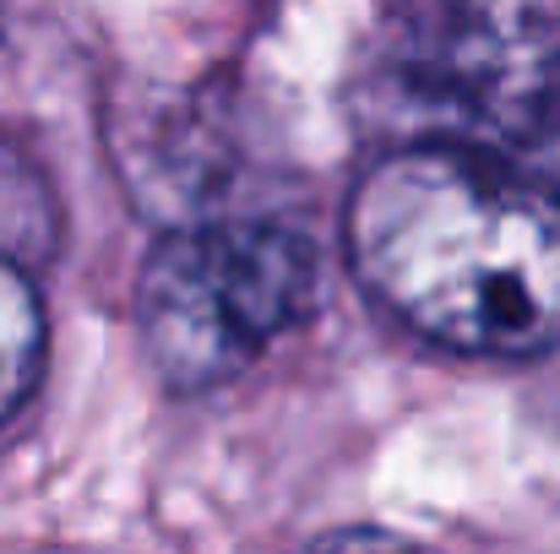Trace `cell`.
Listing matches in <instances>:
<instances>
[{"label":"cell","mask_w":560,"mask_h":554,"mask_svg":"<svg viewBox=\"0 0 560 554\" xmlns=\"http://www.w3.org/2000/svg\"><path fill=\"white\" fill-rule=\"evenodd\" d=\"M44 375V310L27 272L0 250V424L22 413Z\"/></svg>","instance_id":"cell-4"},{"label":"cell","mask_w":560,"mask_h":554,"mask_svg":"<svg viewBox=\"0 0 560 554\" xmlns=\"http://www.w3.org/2000/svg\"><path fill=\"white\" fill-rule=\"evenodd\" d=\"M300 554H435L413 539H397V533H381V528H343V533H327L316 544H305Z\"/></svg>","instance_id":"cell-5"},{"label":"cell","mask_w":560,"mask_h":554,"mask_svg":"<svg viewBox=\"0 0 560 554\" xmlns=\"http://www.w3.org/2000/svg\"><path fill=\"white\" fill-rule=\"evenodd\" d=\"M560 0H408L392 38V87L468 153H490L556 93Z\"/></svg>","instance_id":"cell-3"},{"label":"cell","mask_w":560,"mask_h":554,"mask_svg":"<svg viewBox=\"0 0 560 554\" xmlns=\"http://www.w3.org/2000/svg\"><path fill=\"white\" fill-rule=\"evenodd\" d=\"M322 294V256L283 223H207L153 245L137 283L148 365L175 391L234 380Z\"/></svg>","instance_id":"cell-2"},{"label":"cell","mask_w":560,"mask_h":554,"mask_svg":"<svg viewBox=\"0 0 560 554\" xmlns=\"http://www.w3.org/2000/svg\"><path fill=\"white\" fill-rule=\"evenodd\" d=\"M343 234L354 278L419 338L490 359L560 343V196L512 169L413 142L354 185Z\"/></svg>","instance_id":"cell-1"}]
</instances>
